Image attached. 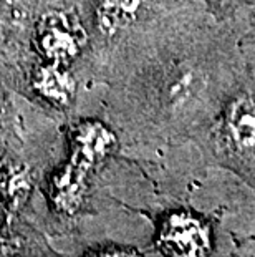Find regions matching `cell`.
Instances as JSON below:
<instances>
[{"label": "cell", "instance_id": "cell-7", "mask_svg": "<svg viewBox=\"0 0 255 257\" xmlns=\"http://www.w3.org/2000/svg\"><path fill=\"white\" fill-rule=\"evenodd\" d=\"M35 5L43 7V5H58V7H75L77 0H32Z\"/></svg>", "mask_w": 255, "mask_h": 257}, {"label": "cell", "instance_id": "cell-6", "mask_svg": "<svg viewBox=\"0 0 255 257\" xmlns=\"http://www.w3.org/2000/svg\"><path fill=\"white\" fill-rule=\"evenodd\" d=\"M93 257H139L131 249H121V247H108L103 249L101 252L95 254Z\"/></svg>", "mask_w": 255, "mask_h": 257}, {"label": "cell", "instance_id": "cell-2", "mask_svg": "<svg viewBox=\"0 0 255 257\" xmlns=\"http://www.w3.org/2000/svg\"><path fill=\"white\" fill-rule=\"evenodd\" d=\"M204 0H77V10L90 40L86 81L95 88L98 68L128 35L167 15Z\"/></svg>", "mask_w": 255, "mask_h": 257}, {"label": "cell", "instance_id": "cell-3", "mask_svg": "<svg viewBox=\"0 0 255 257\" xmlns=\"http://www.w3.org/2000/svg\"><path fill=\"white\" fill-rule=\"evenodd\" d=\"M159 242L172 257H205L210 247V232L200 217L177 211L164 217Z\"/></svg>", "mask_w": 255, "mask_h": 257}, {"label": "cell", "instance_id": "cell-5", "mask_svg": "<svg viewBox=\"0 0 255 257\" xmlns=\"http://www.w3.org/2000/svg\"><path fill=\"white\" fill-rule=\"evenodd\" d=\"M210 10L222 22H230L243 10L255 5V0H207Z\"/></svg>", "mask_w": 255, "mask_h": 257}, {"label": "cell", "instance_id": "cell-4", "mask_svg": "<svg viewBox=\"0 0 255 257\" xmlns=\"http://www.w3.org/2000/svg\"><path fill=\"white\" fill-rule=\"evenodd\" d=\"M95 169L70 156L68 163L50 179V199L60 212L73 214L83 204L88 191V178Z\"/></svg>", "mask_w": 255, "mask_h": 257}, {"label": "cell", "instance_id": "cell-1", "mask_svg": "<svg viewBox=\"0 0 255 257\" xmlns=\"http://www.w3.org/2000/svg\"><path fill=\"white\" fill-rule=\"evenodd\" d=\"M245 70L234 29L207 0L128 35L98 68L103 116L116 131L204 135Z\"/></svg>", "mask_w": 255, "mask_h": 257}]
</instances>
